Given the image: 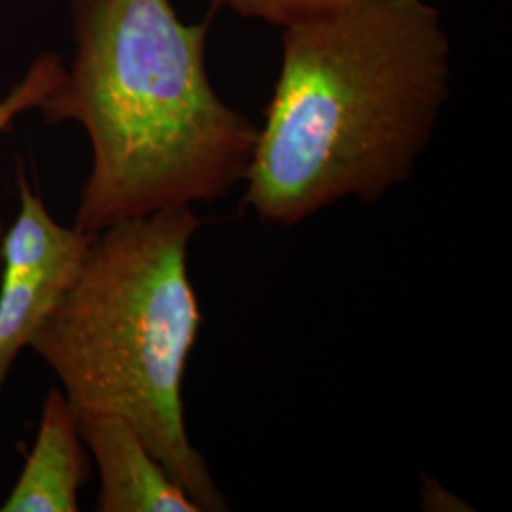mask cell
Masks as SVG:
<instances>
[{
  "mask_svg": "<svg viewBox=\"0 0 512 512\" xmlns=\"http://www.w3.org/2000/svg\"><path fill=\"white\" fill-rule=\"evenodd\" d=\"M281 69L243 207L291 228L406 183L450 99L452 44L427 0H351L281 29Z\"/></svg>",
  "mask_w": 512,
  "mask_h": 512,
  "instance_id": "1",
  "label": "cell"
},
{
  "mask_svg": "<svg viewBox=\"0 0 512 512\" xmlns=\"http://www.w3.org/2000/svg\"><path fill=\"white\" fill-rule=\"evenodd\" d=\"M74 55L38 105L80 124L92 165L74 226L97 234L152 213L217 202L247 175L258 126L207 71L213 12L184 23L171 0H69Z\"/></svg>",
  "mask_w": 512,
  "mask_h": 512,
  "instance_id": "2",
  "label": "cell"
},
{
  "mask_svg": "<svg viewBox=\"0 0 512 512\" xmlns=\"http://www.w3.org/2000/svg\"><path fill=\"white\" fill-rule=\"evenodd\" d=\"M200 224L181 207L97 232L29 348L76 414L128 421L200 511L222 512L230 505L184 421V374L203 323L188 272Z\"/></svg>",
  "mask_w": 512,
  "mask_h": 512,
  "instance_id": "3",
  "label": "cell"
},
{
  "mask_svg": "<svg viewBox=\"0 0 512 512\" xmlns=\"http://www.w3.org/2000/svg\"><path fill=\"white\" fill-rule=\"evenodd\" d=\"M18 186L19 213L4 234L0 258V393L95 238L78 226L59 224L23 171Z\"/></svg>",
  "mask_w": 512,
  "mask_h": 512,
  "instance_id": "4",
  "label": "cell"
},
{
  "mask_svg": "<svg viewBox=\"0 0 512 512\" xmlns=\"http://www.w3.org/2000/svg\"><path fill=\"white\" fill-rule=\"evenodd\" d=\"M76 420L101 476L97 511L202 512L128 421L95 412Z\"/></svg>",
  "mask_w": 512,
  "mask_h": 512,
  "instance_id": "5",
  "label": "cell"
},
{
  "mask_svg": "<svg viewBox=\"0 0 512 512\" xmlns=\"http://www.w3.org/2000/svg\"><path fill=\"white\" fill-rule=\"evenodd\" d=\"M78 420L61 389H50L38 423L37 440L4 512H74L88 478V461Z\"/></svg>",
  "mask_w": 512,
  "mask_h": 512,
  "instance_id": "6",
  "label": "cell"
},
{
  "mask_svg": "<svg viewBox=\"0 0 512 512\" xmlns=\"http://www.w3.org/2000/svg\"><path fill=\"white\" fill-rule=\"evenodd\" d=\"M63 74H65V63L61 61L59 55L52 52L38 55L18 84L0 99V135L12 128V124L21 114L29 110H37L42 99L61 82ZM4 234H6V228L0 217V258H2Z\"/></svg>",
  "mask_w": 512,
  "mask_h": 512,
  "instance_id": "7",
  "label": "cell"
},
{
  "mask_svg": "<svg viewBox=\"0 0 512 512\" xmlns=\"http://www.w3.org/2000/svg\"><path fill=\"white\" fill-rule=\"evenodd\" d=\"M213 10H232L239 18L258 19L275 27H287L304 19L336 10L351 0H211Z\"/></svg>",
  "mask_w": 512,
  "mask_h": 512,
  "instance_id": "8",
  "label": "cell"
},
{
  "mask_svg": "<svg viewBox=\"0 0 512 512\" xmlns=\"http://www.w3.org/2000/svg\"><path fill=\"white\" fill-rule=\"evenodd\" d=\"M421 503L429 511H459V497L444 490L437 480L425 478V486L421 490Z\"/></svg>",
  "mask_w": 512,
  "mask_h": 512,
  "instance_id": "9",
  "label": "cell"
}]
</instances>
